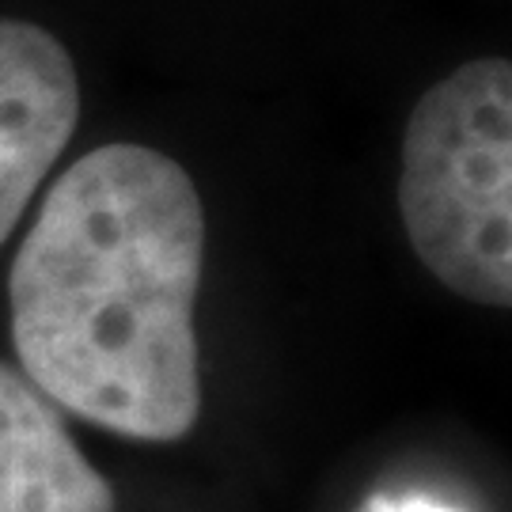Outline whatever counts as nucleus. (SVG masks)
<instances>
[{"label": "nucleus", "instance_id": "obj_1", "mask_svg": "<svg viewBox=\"0 0 512 512\" xmlns=\"http://www.w3.org/2000/svg\"><path fill=\"white\" fill-rule=\"evenodd\" d=\"M202 255V198L171 156L145 145L88 152L50 186L12 262L19 365L110 433L186 437L202 410Z\"/></svg>", "mask_w": 512, "mask_h": 512}, {"label": "nucleus", "instance_id": "obj_2", "mask_svg": "<svg viewBox=\"0 0 512 512\" xmlns=\"http://www.w3.org/2000/svg\"><path fill=\"white\" fill-rule=\"evenodd\" d=\"M512 69L478 57L421 95L403 133L399 213L425 270L463 300H512Z\"/></svg>", "mask_w": 512, "mask_h": 512}, {"label": "nucleus", "instance_id": "obj_3", "mask_svg": "<svg viewBox=\"0 0 512 512\" xmlns=\"http://www.w3.org/2000/svg\"><path fill=\"white\" fill-rule=\"evenodd\" d=\"M76 114L69 50L38 23L0 19V243L65 152Z\"/></svg>", "mask_w": 512, "mask_h": 512}, {"label": "nucleus", "instance_id": "obj_4", "mask_svg": "<svg viewBox=\"0 0 512 512\" xmlns=\"http://www.w3.org/2000/svg\"><path fill=\"white\" fill-rule=\"evenodd\" d=\"M0 512H114L107 478L8 365H0Z\"/></svg>", "mask_w": 512, "mask_h": 512}, {"label": "nucleus", "instance_id": "obj_5", "mask_svg": "<svg viewBox=\"0 0 512 512\" xmlns=\"http://www.w3.org/2000/svg\"><path fill=\"white\" fill-rule=\"evenodd\" d=\"M361 512H459L452 505H444L437 497H425V494H410V497H368L365 509Z\"/></svg>", "mask_w": 512, "mask_h": 512}]
</instances>
